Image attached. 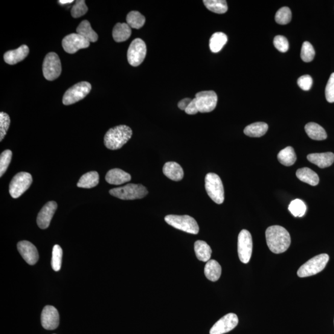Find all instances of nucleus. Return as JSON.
<instances>
[{"label":"nucleus","mask_w":334,"mask_h":334,"mask_svg":"<svg viewBox=\"0 0 334 334\" xmlns=\"http://www.w3.org/2000/svg\"><path fill=\"white\" fill-rule=\"evenodd\" d=\"M325 94H326V98L328 102H334V72L330 75L329 80L328 81Z\"/></svg>","instance_id":"42"},{"label":"nucleus","mask_w":334,"mask_h":334,"mask_svg":"<svg viewBox=\"0 0 334 334\" xmlns=\"http://www.w3.org/2000/svg\"><path fill=\"white\" fill-rule=\"evenodd\" d=\"M304 129L307 136L313 140L322 141L327 139L326 131L317 123L311 122L305 126Z\"/></svg>","instance_id":"25"},{"label":"nucleus","mask_w":334,"mask_h":334,"mask_svg":"<svg viewBox=\"0 0 334 334\" xmlns=\"http://www.w3.org/2000/svg\"><path fill=\"white\" fill-rule=\"evenodd\" d=\"M289 210L293 216L301 217L304 216L306 211V205L303 200L295 199L290 203Z\"/></svg>","instance_id":"34"},{"label":"nucleus","mask_w":334,"mask_h":334,"mask_svg":"<svg viewBox=\"0 0 334 334\" xmlns=\"http://www.w3.org/2000/svg\"><path fill=\"white\" fill-rule=\"evenodd\" d=\"M268 130V125L264 122H257L247 126L244 130L246 136L252 138H260L264 136Z\"/></svg>","instance_id":"27"},{"label":"nucleus","mask_w":334,"mask_h":334,"mask_svg":"<svg viewBox=\"0 0 334 334\" xmlns=\"http://www.w3.org/2000/svg\"><path fill=\"white\" fill-rule=\"evenodd\" d=\"M17 249L23 259L30 265H34L39 260L36 247L28 241H21L17 244Z\"/></svg>","instance_id":"17"},{"label":"nucleus","mask_w":334,"mask_h":334,"mask_svg":"<svg viewBox=\"0 0 334 334\" xmlns=\"http://www.w3.org/2000/svg\"><path fill=\"white\" fill-rule=\"evenodd\" d=\"M110 194L120 199L135 200L143 198L148 194V191L142 185L127 184L112 189L110 190Z\"/></svg>","instance_id":"5"},{"label":"nucleus","mask_w":334,"mask_h":334,"mask_svg":"<svg viewBox=\"0 0 334 334\" xmlns=\"http://www.w3.org/2000/svg\"><path fill=\"white\" fill-rule=\"evenodd\" d=\"M126 22L131 28L139 30L144 25L146 18L138 11H133L127 14Z\"/></svg>","instance_id":"33"},{"label":"nucleus","mask_w":334,"mask_h":334,"mask_svg":"<svg viewBox=\"0 0 334 334\" xmlns=\"http://www.w3.org/2000/svg\"><path fill=\"white\" fill-rule=\"evenodd\" d=\"M252 251V237L249 231L242 230L238 238V253L241 262L247 264L250 261Z\"/></svg>","instance_id":"11"},{"label":"nucleus","mask_w":334,"mask_h":334,"mask_svg":"<svg viewBox=\"0 0 334 334\" xmlns=\"http://www.w3.org/2000/svg\"><path fill=\"white\" fill-rule=\"evenodd\" d=\"M307 159L312 163L321 168L329 167L334 162V155L332 152L311 153Z\"/></svg>","instance_id":"20"},{"label":"nucleus","mask_w":334,"mask_h":334,"mask_svg":"<svg viewBox=\"0 0 334 334\" xmlns=\"http://www.w3.org/2000/svg\"><path fill=\"white\" fill-rule=\"evenodd\" d=\"M147 54L146 43L141 39H136L131 43L127 50V60L131 65L138 66L144 62Z\"/></svg>","instance_id":"10"},{"label":"nucleus","mask_w":334,"mask_h":334,"mask_svg":"<svg viewBox=\"0 0 334 334\" xmlns=\"http://www.w3.org/2000/svg\"><path fill=\"white\" fill-rule=\"evenodd\" d=\"M194 251L197 259L202 262H208L211 260L212 249L208 244L204 241H196L194 243Z\"/></svg>","instance_id":"26"},{"label":"nucleus","mask_w":334,"mask_h":334,"mask_svg":"<svg viewBox=\"0 0 334 334\" xmlns=\"http://www.w3.org/2000/svg\"><path fill=\"white\" fill-rule=\"evenodd\" d=\"M33 184V176L27 172H20L11 180L9 191L13 198H18L28 190Z\"/></svg>","instance_id":"7"},{"label":"nucleus","mask_w":334,"mask_h":334,"mask_svg":"<svg viewBox=\"0 0 334 334\" xmlns=\"http://www.w3.org/2000/svg\"><path fill=\"white\" fill-rule=\"evenodd\" d=\"M63 250L59 245H55L52 251V267L55 271H59L62 267Z\"/></svg>","instance_id":"35"},{"label":"nucleus","mask_w":334,"mask_h":334,"mask_svg":"<svg viewBox=\"0 0 334 334\" xmlns=\"http://www.w3.org/2000/svg\"><path fill=\"white\" fill-rule=\"evenodd\" d=\"M58 2H59L61 5H66L71 4V3H73L74 1L73 0H60V1Z\"/></svg>","instance_id":"46"},{"label":"nucleus","mask_w":334,"mask_h":334,"mask_svg":"<svg viewBox=\"0 0 334 334\" xmlns=\"http://www.w3.org/2000/svg\"><path fill=\"white\" fill-rule=\"evenodd\" d=\"M315 56V51L309 42H304L302 45L301 58L304 62H311Z\"/></svg>","instance_id":"37"},{"label":"nucleus","mask_w":334,"mask_h":334,"mask_svg":"<svg viewBox=\"0 0 334 334\" xmlns=\"http://www.w3.org/2000/svg\"><path fill=\"white\" fill-rule=\"evenodd\" d=\"M62 72V64L57 54L50 52L46 55L43 63V74L46 80L57 79Z\"/></svg>","instance_id":"9"},{"label":"nucleus","mask_w":334,"mask_h":334,"mask_svg":"<svg viewBox=\"0 0 334 334\" xmlns=\"http://www.w3.org/2000/svg\"><path fill=\"white\" fill-rule=\"evenodd\" d=\"M133 135L132 129L126 125H120L110 129L104 137V144L110 150L120 149L127 143Z\"/></svg>","instance_id":"2"},{"label":"nucleus","mask_w":334,"mask_h":334,"mask_svg":"<svg viewBox=\"0 0 334 334\" xmlns=\"http://www.w3.org/2000/svg\"><path fill=\"white\" fill-rule=\"evenodd\" d=\"M238 324V318L234 313H228L220 319L210 330V334H223L235 329Z\"/></svg>","instance_id":"14"},{"label":"nucleus","mask_w":334,"mask_h":334,"mask_svg":"<svg viewBox=\"0 0 334 334\" xmlns=\"http://www.w3.org/2000/svg\"><path fill=\"white\" fill-rule=\"evenodd\" d=\"M228 41V37L223 33H216L211 36L209 40V47L213 53H218L222 50Z\"/></svg>","instance_id":"30"},{"label":"nucleus","mask_w":334,"mask_h":334,"mask_svg":"<svg viewBox=\"0 0 334 334\" xmlns=\"http://www.w3.org/2000/svg\"><path fill=\"white\" fill-rule=\"evenodd\" d=\"M191 100H192L190 98H184V99L179 101L178 104V108L180 110H185H185L187 109L189 105L191 103Z\"/></svg>","instance_id":"45"},{"label":"nucleus","mask_w":334,"mask_h":334,"mask_svg":"<svg viewBox=\"0 0 334 334\" xmlns=\"http://www.w3.org/2000/svg\"><path fill=\"white\" fill-rule=\"evenodd\" d=\"M106 179L109 184L120 185L132 179L130 174L119 168H113L107 173Z\"/></svg>","instance_id":"19"},{"label":"nucleus","mask_w":334,"mask_h":334,"mask_svg":"<svg viewBox=\"0 0 334 334\" xmlns=\"http://www.w3.org/2000/svg\"><path fill=\"white\" fill-rule=\"evenodd\" d=\"M204 274L208 280L212 281H216L219 279L220 276H221V266L216 260H209L205 264Z\"/></svg>","instance_id":"23"},{"label":"nucleus","mask_w":334,"mask_h":334,"mask_svg":"<svg viewBox=\"0 0 334 334\" xmlns=\"http://www.w3.org/2000/svg\"><path fill=\"white\" fill-rule=\"evenodd\" d=\"M163 173L167 178L179 182L184 176V171L180 165L175 162H168L164 165Z\"/></svg>","instance_id":"21"},{"label":"nucleus","mask_w":334,"mask_h":334,"mask_svg":"<svg viewBox=\"0 0 334 334\" xmlns=\"http://www.w3.org/2000/svg\"><path fill=\"white\" fill-rule=\"evenodd\" d=\"M329 260V255L321 254L307 261L299 268L298 277L303 278L315 275L323 271Z\"/></svg>","instance_id":"6"},{"label":"nucleus","mask_w":334,"mask_h":334,"mask_svg":"<svg viewBox=\"0 0 334 334\" xmlns=\"http://www.w3.org/2000/svg\"><path fill=\"white\" fill-rule=\"evenodd\" d=\"M298 85L304 91H310L313 85V79L310 75H304L299 78Z\"/></svg>","instance_id":"43"},{"label":"nucleus","mask_w":334,"mask_h":334,"mask_svg":"<svg viewBox=\"0 0 334 334\" xmlns=\"http://www.w3.org/2000/svg\"><path fill=\"white\" fill-rule=\"evenodd\" d=\"M296 175L301 182L312 186L318 185L319 182L318 174L309 168H300L296 172Z\"/></svg>","instance_id":"24"},{"label":"nucleus","mask_w":334,"mask_h":334,"mask_svg":"<svg viewBox=\"0 0 334 334\" xmlns=\"http://www.w3.org/2000/svg\"><path fill=\"white\" fill-rule=\"evenodd\" d=\"M185 112L188 115H195L196 113H198L196 107L195 98H193V99L191 100V103L189 105L187 109L185 110Z\"/></svg>","instance_id":"44"},{"label":"nucleus","mask_w":334,"mask_h":334,"mask_svg":"<svg viewBox=\"0 0 334 334\" xmlns=\"http://www.w3.org/2000/svg\"><path fill=\"white\" fill-rule=\"evenodd\" d=\"M57 203L50 201L46 203L37 216V223L41 229L47 228L50 224L52 218L57 209Z\"/></svg>","instance_id":"16"},{"label":"nucleus","mask_w":334,"mask_h":334,"mask_svg":"<svg viewBox=\"0 0 334 334\" xmlns=\"http://www.w3.org/2000/svg\"><path fill=\"white\" fill-rule=\"evenodd\" d=\"M98 182H99V175L97 171H92L81 176L77 186L79 188L89 189L96 187Z\"/></svg>","instance_id":"28"},{"label":"nucleus","mask_w":334,"mask_h":334,"mask_svg":"<svg viewBox=\"0 0 334 334\" xmlns=\"http://www.w3.org/2000/svg\"><path fill=\"white\" fill-rule=\"evenodd\" d=\"M165 220L168 225L178 230L194 235L199 233V227L196 220L188 215L185 216L168 215L165 217Z\"/></svg>","instance_id":"3"},{"label":"nucleus","mask_w":334,"mask_h":334,"mask_svg":"<svg viewBox=\"0 0 334 334\" xmlns=\"http://www.w3.org/2000/svg\"><path fill=\"white\" fill-rule=\"evenodd\" d=\"M10 124V116L4 112L0 113V141H2L7 135Z\"/></svg>","instance_id":"40"},{"label":"nucleus","mask_w":334,"mask_h":334,"mask_svg":"<svg viewBox=\"0 0 334 334\" xmlns=\"http://www.w3.org/2000/svg\"><path fill=\"white\" fill-rule=\"evenodd\" d=\"M90 42L81 35L71 34L68 35L62 40V46L67 53L73 54L81 49L88 48Z\"/></svg>","instance_id":"13"},{"label":"nucleus","mask_w":334,"mask_h":334,"mask_svg":"<svg viewBox=\"0 0 334 334\" xmlns=\"http://www.w3.org/2000/svg\"><path fill=\"white\" fill-rule=\"evenodd\" d=\"M132 28L127 23H117L113 30V37L115 42L126 41L132 36Z\"/></svg>","instance_id":"22"},{"label":"nucleus","mask_w":334,"mask_h":334,"mask_svg":"<svg viewBox=\"0 0 334 334\" xmlns=\"http://www.w3.org/2000/svg\"><path fill=\"white\" fill-rule=\"evenodd\" d=\"M291 10L288 7L281 8L275 14V21L278 24L286 25L289 24L292 20Z\"/></svg>","instance_id":"36"},{"label":"nucleus","mask_w":334,"mask_h":334,"mask_svg":"<svg viewBox=\"0 0 334 334\" xmlns=\"http://www.w3.org/2000/svg\"><path fill=\"white\" fill-rule=\"evenodd\" d=\"M88 11V8L86 5V2L84 0H78L72 6L71 14L74 18H78L86 14Z\"/></svg>","instance_id":"38"},{"label":"nucleus","mask_w":334,"mask_h":334,"mask_svg":"<svg viewBox=\"0 0 334 334\" xmlns=\"http://www.w3.org/2000/svg\"><path fill=\"white\" fill-rule=\"evenodd\" d=\"M203 3L209 11L215 13L224 14L228 10L225 0H204Z\"/></svg>","instance_id":"32"},{"label":"nucleus","mask_w":334,"mask_h":334,"mask_svg":"<svg viewBox=\"0 0 334 334\" xmlns=\"http://www.w3.org/2000/svg\"><path fill=\"white\" fill-rule=\"evenodd\" d=\"M30 49L27 45H22L16 50L8 51L4 55L5 62L9 65H13L21 62L27 57Z\"/></svg>","instance_id":"18"},{"label":"nucleus","mask_w":334,"mask_h":334,"mask_svg":"<svg viewBox=\"0 0 334 334\" xmlns=\"http://www.w3.org/2000/svg\"><path fill=\"white\" fill-rule=\"evenodd\" d=\"M274 45L276 49L282 53L288 51L289 48L288 40L284 36H276L274 39Z\"/></svg>","instance_id":"41"},{"label":"nucleus","mask_w":334,"mask_h":334,"mask_svg":"<svg viewBox=\"0 0 334 334\" xmlns=\"http://www.w3.org/2000/svg\"><path fill=\"white\" fill-rule=\"evenodd\" d=\"M13 153L10 150H6L0 156V176L4 175L10 165Z\"/></svg>","instance_id":"39"},{"label":"nucleus","mask_w":334,"mask_h":334,"mask_svg":"<svg viewBox=\"0 0 334 334\" xmlns=\"http://www.w3.org/2000/svg\"><path fill=\"white\" fill-rule=\"evenodd\" d=\"M92 89L91 84L86 81L75 84L67 90L63 98V103L65 106L78 102L89 94Z\"/></svg>","instance_id":"8"},{"label":"nucleus","mask_w":334,"mask_h":334,"mask_svg":"<svg viewBox=\"0 0 334 334\" xmlns=\"http://www.w3.org/2000/svg\"><path fill=\"white\" fill-rule=\"evenodd\" d=\"M266 238L270 250L275 254L283 253L291 244L289 232L279 225L269 226L266 231Z\"/></svg>","instance_id":"1"},{"label":"nucleus","mask_w":334,"mask_h":334,"mask_svg":"<svg viewBox=\"0 0 334 334\" xmlns=\"http://www.w3.org/2000/svg\"><path fill=\"white\" fill-rule=\"evenodd\" d=\"M277 159L281 164L285 166H292L297 161V156L292 147H287L278 153Z\"/></svg>","instance_id":"31"},{"label":"nucleus","mask_w":334,"mask_h":334,"mask_svg":"<svg viewBox=\"0 0 334 334\" xmlns=\"http://www.w3.org/2000/svg\"><path fill=\"white\" fill-rule=\"evenodd\" d=\"M76 32L90 42H95L98 40L97 34L92 30L91 24L87 20L81 22L76 29Z\"/></svg>","instance_id":"29"},{"label":"nucleus","mask_w":334,"mask_h":334,"mask_svg":"<svg viewBox=\"0 0 334 334\" xmlns=\"http://www.w3.org/2000/svg\"><path fill=\"white\" fill-rule=\"evenodd\" d=\"M205 188L211 199L218 204L224 201V189L221 179L214 173H209L205 178Z\"/></svg>","instance_id":"4"},{"label":"nucleus","mask_w":334,"mask_h":334,"mask_svg":"<svg viewBox=\"0 0 334 334\" xmlns=\"http://www.w3.org/2000/svg\"><path fill=\"white\" fill-rule=\"evenodd\" d=\"M42 326L46 330H54L59 326L60 316L59 312L54 306H46L41 315Z\"/></svg>","instance_id":"15"},{"label":"nucleus","mask_w":334,"mask_h":334,"mask_svg":"<svg viewBox=\"0 0 334 334\" xmlns=\"http://www.w3.org/2000/svg\"><path fill=\"white\" fill-rule=\"evenodd\" d=\"M194 98L198 112L209 113L216 109L218 98L216 93L213 91L197 93Z\"/></svg>","instance_id":"12"}]
</instances>
